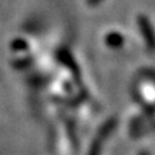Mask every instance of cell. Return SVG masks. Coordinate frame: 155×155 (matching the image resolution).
<instances>
[{
  "label": "cell",
  "mask_w": 155,
  "mask_h": 155,
  "mask_svg": "<svg viewBox=\"0 0 155 155\" xmlns=\"http://www.w3.org/2000/svg\"><path fill=\"white\" fill-rule=\"evenodd\" d=\"M141 30H142V34H145V31H150V27H149V23H147V19H141ZM146 40L150 45L153 44V34H149L146 36Z\"/></svg>",
  "instance_id": "6da1fadb"
},
{
  "label": "cell",
  "mask_w": 155,
  "mask_h": 155,
  "mask_svg": "<svg viewBox=\"0 0 155 155\" xmlns=\"http://www.w3.org/2000/svg\"><path fill=\"white\" fill-rule=\"evenodd\" d=\"M98 2H100V0H88V3H89V4H97Z\"/></svg>",
  "instance_id": "7a4b0ae2"
}]
</instances>
